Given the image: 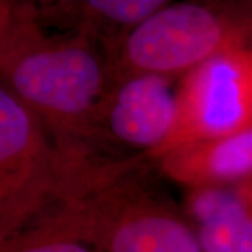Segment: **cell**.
<instances>
[{
    "instance_id": "obj_6",
    "label": "cell",
    "mask_w": 252,
    "mask_h": 252,
    "mask_svg": "<svg viewBox=\"0 0 252 252\" xmlns=\"http://www.w3.org/2000/svg\"><path fill=\"white\" fill-rule=\"evenodd\" d=\"M177 79L136 74L114 79L99 111L101 140L154 153L171 133L177 118Z\"/></svg>"
},
{
    "instance_id": "obj_8",
    "label": "cell",
    "mask_w": 252,
    "mask_h": 252,
    "mask_svg": "<svg viewBox=\"0 0 252 252\" xmlns=\"http://www.w3.org/2000/svg\"><path fill=\"white\" fill-rule=\"evenodd\" d=\"M156 161L167 178L190 189L240 182L252 177V129L182 146Z\"/></svg>"
},
{
    "instance_id": "obj_3",
    "label": "cell",
    "mask_w": 252,
    "mask_h": 252,
    "mask_svg": "<svg viewBox=\"0 0 252 252\" xmlns=\"http://www.w3.org/2000/svg\"><path fill=\"white\" fill-rule=\"evenodd\" d=\"M243 46L234 10L168 1L119 36L108 54L114 79L136 74L181 79L207 59Z\"/></svg>"
},
{
    "instance_id": "obj_9",
    "label": "cell",
    "mask_w": 252,
    "mask_h": 252,
    "mask_svg": "<svg viewBox=\"0 0 252 252\" xmlns=\"http://www.w3.org/2000/svg\"><path fill=\"white\" fill-rule=\"evenodd\" d=\"M188 209L202 252H252V220L230 185L190 189Z\"/></svg>"
},
{
    "instance_id": "obj_4",
    "label": "cell",
    "mask_w": 252,
    "mask_h": 252,
    "mask_svg": "<svg viewBox=\"0 0 252 252\" xmlns=\"http://www.w3.org/2000/svg\"><path fill=\"white\" fill-rule=\"evenodd\" d=\"M252 129V49L216 55L182 76L177 89V118L168 139L150 157L187 144Z\"/></svg>"
},
{
    "instance_id": "obj_2",
    "label": "cell",
    "mask_w": 252,
    "mask_h": 252,
    "mask_svg": "<svg viewBox=\"0 0 252 252\" xmlns=\"http://www.w3.org/2000/svg\"><path fill=\"white\" fill-rule=\"evenodd\" d=\"M124 162L64 149L0 84V237L58 200L91 192Z\"/></svg>"
},
{
    "instance_id": "obj_7",
    "label": "cell",
    "mask_w": 252,
    "mask_h": 252,
    "mask_svg": "<svg viewBox=\"0 0 252 252\" xmlns=\"http://www.w3.org/2000/svg\"><path fill=\"white\" fill-rule=\"evenodd\" d=\"M102 245L105 230L95 189L58 200L0 237V252H99Z\"/></svg>"
},
{
    "instance_id": "obj_11",
    "label": "cell",
    "mask_w": 252,
    "mask_h": 252,
    "mask_svg": "<svg viewBox=\"0 0 252 252\" xmlns=\"http://www.w3.org/2000/svg\"><path fill=\"white\" fill-rule=\"evenodd\" d=\"M26 9H27V4L0 0V39L6 35V32L21 18Z\"/></svg>"
},
{
    "instance_id": "obj_10",
    "label": "cell",
    "mask_w": 252,
    "mask_h": 252,
    "mask_svg": "<svg viewBox=\"0 0 252 252\" xmlns=\"http://www.w3.org/2000/svg\"><path fill=\"white\" fill-rule=\"evenodd\" d=\"M167 3L165 0H84L62 1L45 9L56 11L59 18H79V32L99 41V28L117 30L119 36L124 35Z\"/></svg>"
},
{
    "instance_id": "obj_5",
    "label": "cell",
    "mask_w": 252,
    "mask_h": 252,
    "mask_svg": "<svg viewBox=\"0 0 252 252\" xmlns=\"http://www.w3.org/2000/svg\"><path fill=\"white\" fill-rule=\"evenodd\" d=\"M133 161L95 189L109 252H202L198 234L137 178Z\"/></svg>"
},
{
    "instance_id": "obj_12",
    "label": "cell",
    "mask_w": 252,
    "mask_h": 252,
    "mask_svg": "<svg viewBox=\"0 0 252 252\" xmlns=\"http://www.w3.org/2000/svg\"><path fill=\"white\" fill-rule=\"evenodd\" d=\"M234 11L235 16H237V20L240 23V27L243 30L245 46L252 49V6L238 7Z\"/></svg>"
},
{
    "instance_id": "obj_1",
    "label": "cell",
    "mask_w": 252,
    "mask_h": 252,
    "mask_svg": "<svg viewBox=\"0 0 252 252\" xmlns=\"http://www.w3.org/2000/svg\"><path fill=\"white\" fill-rule=\"evenodd\" d=\"M112 81L109 55L95 38L48 35L34 4L0 39V84L64 149L98 157L99 111Z\"/></svg>"
}]
</instances>
